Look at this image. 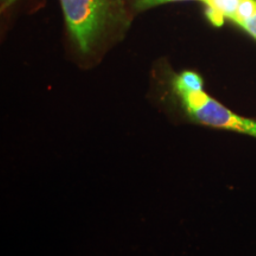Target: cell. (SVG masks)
<instances>
[{"label": "cell", "mask_w": 256, "mask_h": 256, "mask_svg": "<svg viewBox=\"0 0 256 256\" xmlns=\"http://www.w3.org/2000/svg\"><path fill=\"white\" fill-rule=\"evenodd\" d=\"M16 2L17 0H0V2H2V10H6L11 5H14Z\"/></svg>", "instance_id": "obj_8"}, {"label": "cell", "mask_w": 256, "mask_h": 256, "mask_svg": "<svg viewBox=\"0 0 256 256\" xmlns=\"http://www.w3.org/2000/svg\"><path fill=\"white\" fill-rule=\"evenodd\" d=\"M206 5V17L215 26H222L224 19L235 20L241 0H202Z\"/></svg>", "instance_id": "obj_3"}, {"label": "cell", "mask_w": 256, "mask_h": 256, "mask_svg": "<svg viewBox=\"0 0 256 256\" xmlns=\"http://www.w3.org/2000/svg\"><path fill=\"white\" fill-rule=\"evenodd\" d=\"M241 28L244 31H247L252 38H255L256 40V16L252 19H250V20L246 22L244 24H242Z\"/></svg>", "instance_id": "obj_7"}, {"label": "cell", "mask_w": 256, "mask_h": 256, "mask_svg": "<svg viewBox=\"0 0 256 256\" xmlns=\"http://www.w3.org/2000/svg\"><path fill=\"white\" fill-rule=\"evenodd\" d=\"M186 2V0H136V8L139 10H147L154 8V6L168 4V2ZM202 2V0H200Z\"/></svg>", "instance_id": "obj_6"}, {"label": "cell", "mask_w": 256, "mask_h": 256, "mask_svg": "<svg viewBox=\"0 0 256 256\" xmlns=\"http://www.w3.org/2000/svg\"><path fill=\"white\" fill-rule=\"evenodd\" d=\"M174 87L188 89V90H202L204 88V82L197 72H184L180 75L176 76Z\"/></svg>", "instance_id": "obj_4"}, {"label": "cell", "mask_w": 256, "mask_h": 256, "mask_svg": "<svg viewBox=\"0 0 256 256\" xmlns=\"http://www.w3.org/2000/svg\"><path fill=\"white\" fill-rule=\"evenodd\" d=\"M185 113L192 121L203 126L232 130L256 138V121L232 113L206 92L174 87Z\"/></svg>", "instance_id": "obj_2"}, {"label": "cell", "mask_w": 256, "mask_h": 256, "mask_svg": "<svg viewBox=\"0 0 256 256\" xmlns=\"http://www.w3.org/2000/svg\"><path fill=\"white\" fill-rule=\"evenodd\" d=\"M66 26L83 54H89L119 14V0H60Z\"/></svg>", "instance_id": "obj_1"}, {"label": "cell", "mask_w": 256, "mask_h": 256, "mask_svg": "<svg viewBox=\"0 0 256 256\" xmlns=\"http://www.w3.org/2000/svg\"><path fill=\"white\" fill-rule=\"evenodd\" d=\"M256 16V0H241L240 2L238 14L235 17V23L241 26L246 22L250 20Z\"/></svg>", "instance_id": "obj_5"}]
</instances>
